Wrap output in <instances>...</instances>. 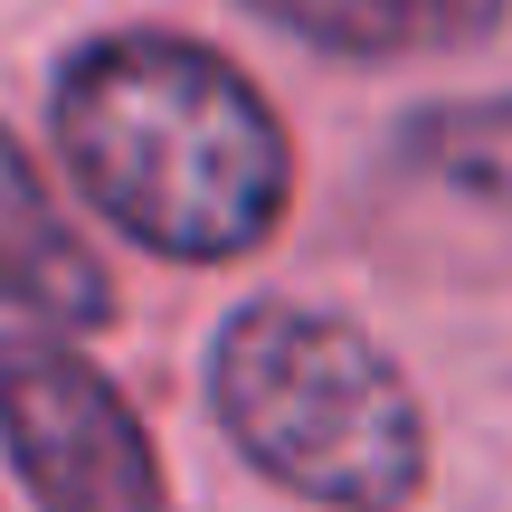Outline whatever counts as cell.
I'll return each mask as SVG.
<instances>
[{
	"instance_id": "1",
	"label": "cell",
	"mask_w": 512,
	"mask_h": 512,
	"mask_svg": "<svg viewBox=\"0 0 512 512\" xmlns=\"http://www.w3.org/2000/svg\"><path fill=\"white\" fill-rule=\"evenodd\" d=\"M57 152L76 190L124 238L181 266L266 247L294 200V152L275 105L219 48L171 29H114L57 67Z\"/></svg>"
},
{
	"instance_id": "2",
	"label": "cell",
	"mask_w": 512,
	"mask_h": 512,
	"mask_svg": "<svg viewBox=\"0 0 512 512\" xmlns=\"http://www.w3.org/2000/svg\"><path fill=\"white\" fill-rule=\"evenodd\" d=\"M209 408L228 446L332 512H408L427 484V418L389 351L313 304H247L209 342Z\"/></svg>"
},
{
	"instance_id": "3",
	"label": "cell",
	"mask_w": 512,
	"mask_h": 512,
	"mask_svg": "<svg viewBox=\"0 0 512 512\" xmlns=\"http://www.w3.org/2000/svg\"><path fill=\"white\" fill-rule=\"evenodd\" d=\"M0 456L38 512H162L152 437L67 342H0Z\"/></svg>"
},
{
	"instance_id": "4",
	"label": "cell",
	"mask_w": 512,
	"mask_h": 512,
	"mask_svg": "<svg viewBox=\"0 0 512 512\" xmlns=\"http://www.w3.org/2000/svg\"><path fill=\"white\" fill-rule=\"evenodd\" d=\"M0 304L48 332H95L114 313L95 247L76 238V219L57 209V190L38 181V162L19 152L10 124H0Z\"/></svg>"
},
{
	"instance_id": "5",
	"label": "cell",
	"mask_w": 512,
	"mask_h": 512,
	"mask_svg": "<svg viewBox=\"0 0 512 512\" xmlns=\"http://www.w3.org/2000/svg\"><path fill=\"white\" fill-rule=\"evenodd\" d=\"M256 10L332 57H437L503 29V0H256Z\"/></svg>"
},
{
	"instance_id": "6",
	"label": "cell",
	"mask_w": 512,
	"mask_h": 512,
	"mask_svg": "<svg viewBox=\"0 0 512 512\" xmlns=\"http://www.w3.org/2000/svg\"><path fill=\"white\" fill-rule=\"evenodd\" d=\"M408 162L465 200H512V105H437L408 124Z\"/></svg>"
}]
</instances>
